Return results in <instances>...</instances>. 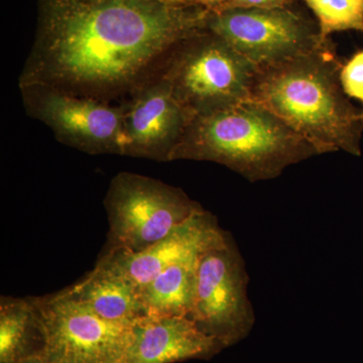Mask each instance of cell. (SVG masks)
I'll return each instance as SVG.
<instances>
[{"mask_svg":"<svg viewBox=\"0 0 363 363\" xmlns=\"http://www.w3.org/2000/svg\"><path fill=\"white\" fill-rule=\"evenodd\" d=\"M211 11L179 0H39L21 89L102 100L145 87Z\"/></svg>","mask_w":363,"mask_h":363,"instance_id":"obj_1","label":"cell"},{"mask_svg":"<svg viewBox=\"0 0 363 363\" xmlns=\"http://www.w3.org/2000/svg\"><path fill=\"white\" fill-rule=\"evenodd\" d=\"M342 64L326 40L314 51L257 69L252 99L264 105L314 145L319 155H362V111L340 83Z\"/></svg>","mask_w":363,"mask_h":363,"instance_id":"obj_2","label":"cell"},{"mask_svg":"<svg viewBox=\"0 0 363 363\" xmlns=\"http://www.w3.org/2000/svg\"><path fill=\"white\" fill-rule=\"evenodd\" d=\"M319 152L278 116L252 99L196 116L169 161L217 162L247 181L272 180Z\"/></svg>","mask_w":363,"mask_h":363,"instance_id":"obj_3","label":"cell"},{"mask_svg":"<svg viewBox=\"0 0 363 363\" xmlns=\"http://www.w3.org/2000/svg\"><path fill=\"white\" fill-rule=\"evenodd\" d=\"M257 69L206 30L176 50L161 77L192 119L252 99Z\"/></svg>","mask_w":363,"mask_h":363,"instance_id":"obj_4","label":"cell"},{"mask_svg":"<svg viewBox=\"0 0 363 363\" xmlns=\"http://www.w3.org/2000/svg\"><path fill=\"white\" fill-rule=\"evenodd\" d=\"M111 229L105 252L138 253L156 245L203 209L181 189L121 173L105 199Z\"/></svg>","mask_w":363,"mask_h":363,"instance_id":"obj_5","label":"cell"},{"mask_svg":"<svg viewBox=\"0 0 363 363\" xmlns=\"http://www.w3.org/2000/svg\"><path fill=\"white\" fill-rule=\"evenodd\" d=\"M248 283L240 248L225 231L200 255L194 302L188 316L223 348L247 337L255 323Z\"/></svg>","mask_w":363,"mask_h":363,"instance_id":"obj_6","label":"cell"},{"mask_svg":"<svg viewBox=\"0 0 363 363\" xmlns=\"http://www.w3.org/2000/svg\"><path fill=\"white\" fill-rule=\"evenodd\" d=\"M39 313L43 352L54 363H125L133 323L98 316L63 290L33 298Z\"/></svg>","mask_w":363,"mask_h":363,"instance_id":"obj_7","label":"cell"},{"mask_svg":"<svg viewBox=\"0 0 363 363\" xmlns=\"http://www.w3.org/2000/svg\"><path fill=\"white\" fill-rule=\"evenodd\" d=\"M208 30L228 43L257 69L307 54L328 40L322 39L311 21L288 6L212 11Z\"/></svg>","mask_w":363,"mask_h":363,"instance_id":"obj_8","label":"cell"},{"mask_svg":"<svg viewBox=\"0 0 363 363\" xmlns=\"http://www.w3.org/2000/svg\"><path fill=\"white\" fill-rule=\"evenodd\" d=\"M38 96L35 112L60 140L90 154L123 155V108L56 90L28 89Z\"/></svg>","mask_w":363,"mask_h":363,"instance_id":"obj_9","label":"cell"},{"mask_svg":"<svg viewBox=\"0 0 363 363\" xmlns=\"http://www.w3.org/2000/svg\"><path fill=\"white\" fill-rule=\"evenodd\" d=\"M136 96L123 108V155L169 161L192 117L161 77Z\"/></svg>","mask_w":363,"mask_h":363,"instance_id":"obj_10","label":"cell"},{"mask_svg":"<svg viewBox=\"0 0 363 363\" xmlns=\"http://www.w3.org/2000/svg\"><path fill=\"white\" fill-rule=\"evenodd\" d=\"M225 233L214 215L203 208L156 245L138 253L104 252V264L140 289L167 267L200 255Z\"/></svg>","mask_w":363,"mask_h":363,"instance_id":"obj_11","label":"cell"},{"mask_svg":"<svg viewBox=\"0 0 363 363\" xmlns=\"http://www.w3.org/2000/svg\"><path fill=\"white\" fill-rule=\"evenodd\" d=\"M223 350L188 316H145L133 326L125 363H174Z\"/></svg>","mask_w":363,"mask_h":363,"instance_id":"obj_12","label":"cell"},{"mask_svg":"<svg viewBox=\"0 0 363 363\" xmlns=\"http://www.w3.org/2000/svg\"><path fill=\"white\" fill-rule=\"evenodd\" d=\"M67 290L108 321L133 323L147 316L138 289L104 264H97L84 279Z\"/></svg>","mask_w":363,"mask_h":363,"instance_id":"obj_13","label":"cell"},{"mask_svg":"<svg viewBox=\"0 0 363 363\" xmlns=\"http://www.w3.org/2000/svg\"><path fill=\"white\" fill-rule=\"evenodd\" d=\"M200 255L172 264L140 289L147 316H189L194 302Z\"/></svg>","mask_w":363,"mask_h":363,"instance_id":"obj_14","label":"cell"},{"mask_svg":"<svg viewBox=\"0 0 363 363\" xmlns=\"http://www.w3.org/2000/svg\"><path fill=\"white\" fill-rule=\"evenodd\" d=\"M33 334H42L39 313L33 298H1L0 363H13L33 354L28 350Z\"/></svg>","mask_w":363,"mask_h":363,"instance_id":"obj_15","label":"cell"},{"mask_svg":"<svg viewBox=\"0 0 363 363\" xmlns=\"http://www.w3.org/2000/svg\"><path fill=\"white\" fill-rule=\"evenodd\" d=\"M318 21L322 39L332 33L357 30L363 33V0H304Z\"/></svg>","mask_w":363,"mask_h":363,"instance_id":"obj_16","label":"cell"},{"mask_svg":"<svg viewBox=\"0 0 363 363\" xmlns=\"http://www.w3.org/2000/svg\"><path fill=\"white\" fill-rule=\"evenodd\" d=\"M340 83L347 96L355 98L363 104V50L342 66Z\"/></svg>","mask_w":363,"mask_h":363,"instance_id":"obj_17","label":"cell"},{"mask_svg":"<svg viewBox=\"0 0 363 363\" xmlns=\"http://www.w3.org/2000/svg\"><path fill=\"white\" fill-rule=\"evenodd\" d=\"M179 1L203 6L211 11H221L234 9L238 6L240 0H179Z\"/></svg>","mask_w":363,"mask_h":363,"instance_id":"obj_18","label":"cell"},{"mask_svg":"<svg viewBox=\"0 0 363 363\" xmlns=\"http://www.w3.org/2000/svg\"><path fill=\"white\" fill-rule=\"evenodd\" d=\"M293 0H240L235 7H259V9H274L285 7Z\"/></svg>","mask_w":363,"mask_h":363,"instance_id":"obj_19","label":"cell"},{"mask_svg":"<svg viewBox=\"0 0 363 363\" xmlns=\"http://www.w3.org/2000/svg\"><path fill=\"white\" fill-rule=\"evenodd\" d=\"M13 363H54L49 359V357L43 352V350L28 355V357L21 358Z\"/></svg>","mask_w":363,"mask_h":363,"instance_id":"obj_20","label":"cell"}]
</instances>
